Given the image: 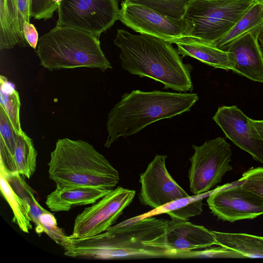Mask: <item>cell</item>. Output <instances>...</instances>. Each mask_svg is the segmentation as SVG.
Masks as SVG:
<instances>
[{
    "mask_svg": "<svg viewBox=\"0 0 263 263\" xmlns=\"http://www.w3.org/2000/svg\"><path fill=\"white\" fill-rule=\"evenodd\" d=\"M117 20L135 31L164 40L171 44L188 36L189 26L184 18H174L146 7L123 1Z\"/></svg>",
    "mask_w": 263,
    "mask_h": 263,
    "instance_id": "cell-10",
    "label": "cell"
},
{
    "mask_svg": "<svg viewBox=\"0 0 263 263\" xmlns=\"http://www.w3.org/2000/svg\"><path fill=\"white\" fill-rule=\"evenodd\" d=\"M258 41L263 48V28L261 29L258 35Z\"/></svg>",
    "mask_w": 263,
    "mask_h": 263,
    "instance_id": "cell-33",
    "label": "cell"
},
{
    "mask_svg": "<svg viewBox=\"0 0 263 263\" xmlns=\"http://www.w3.org/2000/svg\"><path fill=\"white\" fill-rule=\"evenodd\" d=\"M257 131L263 139V120H252Z\"/></svg>",
    "mask_w": 263,
    "mask_h": 263,
    "instance_id": "cell-32",
    "label": "cell"
},
{
    "mask_svg": "<svg viewBox=\"0 0 263 263\" xmlns=\"http://www.w3.org/2000/svg\"><path fill=\"white\" fill-rule=\"evenodd\" d=\"M0 82L1 107L6 111L16 132L20 134L23 131L20 119L21 101L19 94L6 77L1 76Z\"/></svg>",
    "mask_w": 263,
    "mask_h": 263,
    "instance_id": "cell-24",
    "label": "cell"
},
{
    "mask_svg": "<svg viewBox=\"0 0 263 263\" xmlns=\"http://www.w3.org/2000/svg\"><path fill=\"white\" fill-rule=\"evenodd\" d=\"M40 64L50 71L79 67L112 68L99 37L83 30L58 25L39 40L36 50Z\"/></svg>",
    "mask_w": 263,
    "mask_h": 263,
    "instance_id": "cell-5",
    "label": "cell"
},
{
    "mask_svg": "<svg viewBox=\"0 0 263 263\" xmlns=\"http://www.w3.org/2000/svg\"><path fill=\"white\" fill-rule=\"evenodd\" d=\"M31 0H16V32L19 41L18 46L28 45L23 34V25L25 22H30Z\"/></svg>",
    "mask_w": 263,
    "mask_h": 263,
    "instance_id": "cell-29",
    "label": "cell"
},
{
    "mask_svg": "<svg viewBox=\"0 0 263 263\" xmlns=\"http://www.w3.org/2000/svg\"><path fill=\"white\" fill-rule=\"evenodd\" d=\"M16 0H0V49L19 45L16 32Z\"/></svg>",
    "mask_w": 263,
    "mask_h": 263,
    "instance_id": "cell-22",
    "label": "cell"
},
{
    "mask_svg": "<svg viewBox=\"0 0 263 263\" xmlns=\"http://www.w3.org/2000/svg\"><path fill=\"white\" fill-rule=\"evenodd\" d=\"M118 0H63L57 25L80 29L99 37L117 20Z\"/></svg>",
    "mask_w": 263,
    "mask_h": 263,
    "instance_id": "cell-8",
    "label": "cell"
},
{
    "mask_svg": "<svg viewBox=\"0 0 263 263\" xmlns=\"http://www.w3.org/2000/svg\"><path fill=\"white\" fill-rule=\"evenodd\" d=\"M49 178L56 187L93 186L112 190L120 180L118 171L88 142L59 139L50 153Z\"/></svg>",
    "mask_w": 263,
    "mask_h": 263,
    "instance_id": "cell-4",
    "label": "cell"
},
{
    "mask_svg": "<svg viewBox=\"0 0 263 263\" xmlns=\"http://www.w3.org/2000/svg\"><path fill=\"white\" fill-rule=\"evenodd\" d=\"M220 247L206 249L201 251H191L183 253L180 255V256L183 257H206L212 258H245V257L240 253L220 246Z\"/></svg>",
    "mask_w": 263,
    "mask_h": 263,
    "instance_id": "cell-30",
    "label": "cell"
},
{
    "mask_svg": "<svg viewBox=\"0 0 263 263\" xmlns=\"http://www.w3.org/2000/svg\"><path fill=\"white\" fill-rule=\"evenodd\" d=\"M262 28L236 40L227 51L234 72L252 81L263 83V53L258 41Z\"/></svg>",
    "mask_w": 263,
    "mask_h": 263,
    "instance_id": "cell-15",
    "label": "cell"
},
{
    "mask_svg": "<svg viewBox=\"0 0 263 263\" xmlns=\"http://www.w3.org/2000/svg\"><path fill=\"white\" fill-rule=\"evenodd\" d=\"M211 212L231 222L263 214V199L241 185L212 193L207 199Z\"/></svg>",
    "mask_w": 263,
    "mask_h": 263,
    "instance_id": "cell-14",
    "label": "cell"
},
{
    "mask_svg": "<svg viewBox=\"0 0 263 263\" xmlns=\"http://www.w3.org/2000/svg\"><path fill=\"white\" fill-rule=\"evenodd\" d=\"M261 2L263 3V0H261Z\"/></svg>",
    "mask_w": 263,
    "mask_h": 263,
    "instance_id": "cell-34",
    "label": "cell"
},
{
    "mask_svg": "<svg viewBox=\"0 0 263 263\" xmlns=\"http://www.w3.org/2000/svg\"><path fill=\"white\" fill-rule=\"evenodd\" d=\"M39 222L43 233H45L57 243L61 246L63 239L66 235L63 231L58 227L53 215L45 210L40 215Z\"/></svg>",
    "mask_w": 263,
    "mask_h": 263,
    "instance_id": "cell-28",
    "label": "cell"
},
{
    "mask_svg": "<svg viewBox=\"0 0 263 263\" xmlns=\"http://www.w3.org/2000/svg\"><path fill=\"white\" fill-rule=\"evenodd\" d=\"M190 0H124L127 4L142 5L174 18H182Z\"/></svg>",
    "mask_w": 263,
    "mask_h": 263,
    "instance_id": "cell-25",
    "label": "cell"
},
{
    "mask_svg": "<svg viewBox=\"0 0 263 263\" xmlns=\"http://www.w3.org/2000/svg\"><path fill=\"white\" fill-rule=\"evenodd\" d=\"M166 158V155H156L140 175L139 201L154 209L189 196L167 171Z\"/></svg>",
    "mask_w": 263,
    "mask_h": 263,
    "instance_id": "cell-11",
    "label": "cell"
},
{
    "mask_svg": "<svg viewBox=\"0 0 263 263\" xmlns=\"http://www.w3.org/2000/svg\"><path fill=\"white\" fill-rule=\"evenodd\" d=\"M143 243L163 249L176 257L183 253L211 247L216 245V240L211 231L203 226L172 219L166 220L162 235Z\"/></svg>",
    "mask_w": 263,
    "mask_h": 263,
    "instance_id": "cell-12",
    "label": "cell"
},
{
    "mask_svg": "<svg viewBox=\"0 0 263 263\" xmlns=\"http://www.w3.org/2000/svg\"><path fill=\"white\" fill-rule=\"evenodd\" d=\"M63 0H31L30 14L36 20L50 19Z\"/></svg>",
    "mask_w": 263,
    "mask_h": 263,
    "instance_id": "cell-27",
    "label": "cell"
},
{
    "mask_svg": "<svg viewBox=\"0 0 263 263\" xmlns=\"http://www.w3.org/2000/svg\"><path fill=\"white\" fill-rule=\"evenodd\" d=\"M37 155L32 140L22 132L19 134L14 157L17 173L30 179L35 171Z\"/></svg>",
    "mask_w": 263,
    "mask_h": 263,
    "instance_id": "cell-23",
    "label": "cell"
},
{
    "mask_svg": "<svg viewBox=\"0 0 263 263\" xmlns=\"http://www.w3.org/2000/svg\"><path fill=\"white\" fill-rule=\"evenodd\" d=\"M194 153L189 159L188 177L191 192L198 195L209 192L232 170L230 145L221 137L205 141L202 145H192Z\"/></svg>",
    "mask_w": 263,
    "mask_h": 263,
    "instance_id": "cell-7",
    "label": "cell"
},
{
    "mask_svg": "<svg viewBox=\"0 0 263 263\" xmlns=\"http://www.w3.org/2000/svg\"><path fill=\"white\" fill-rule=\"evenodd\" d=\"M263 28V3L258 0L220 39L211 44L227 51L230 45L236 40L255 30Z\"/></svg>",
    "mask_w": 263,
    "mask_h": 263,
    "instance_id": "cell-19",
    "label": "cell"
},
{
    "mask_svg": "<svg viewBox=\"0 0 263 263\" xmlns=\"http://www.w3.org/2000/svg\"><path fill=\"white\" fill-rule=\"evenodd\" d=\"M241 186L253 192L263 199V167H251L239 180Z\"/></svg>",
    "mask_w": 263,
    "mask_h": 263,
    "instance_id": "cell-26",
    "label": "cell"
},
{
    "mask_svg": "<svg viewBox=\"0 0 263 263\" xmlns=\"http://www.w3.org/2000/svg\"><path fill=\"white\" fill-rule=\"evenodd\" d=\"M198 99L191 92L135 90L124 93L108 114L104 146L109 148L118 138L134 135L154 122L190 111Z\"/></svg>",
    "mask_w": 263,
    "mask_h": 263,
    "instance_id": "cell-3",
    "label": "cell"
},
{
    "mask_svg": "<svg viewBox=\"0 0 263 263\" xmlns=\"http://www.w3.org/2000/svg\"><path fill=\"white\" fill-rule=\"evenodd\" d=\"M213 119L234 144L263 163V139L252 119L234 105L218 107Z\"/></svg>",
    "mask_w": 263,
    "mask_h": 263,
    "instance_id": "cell-13",
    "label": "cell"
},
{
    "mask_svg": "<svg viewBox=\"0 0 263 263\" xmlns=\"http://www.w3.org/2000/svg\"><path fill=\"white\" fill-rule=\"evenodd\" d=\"M19 134L6 111L0 107V168L7 173H17L14 157Z\"/></svg>",
    "mask_w": 263,
    "mask_h": 263,
    "instance_id": "cell-21",
    "label": "cell"
},
{
    "mask_svg": "<svg viewBox=\"0 0 263 263\" xmlns=\"http://www.w3.org/2000/svg\"><path fill=\"white\" fill-rule=\"evenodd\" d=\"M211 232L216 245L233 250L245 258H263V237L246 233Z\"/></svg>",
    "mask_w": 263,
    "mask_h": 263,
    "instance_id": "cell-20",
    "label": "cell"
},
{
    "mask_svg": "<svg viewBox=\"0 0 263 263\" xmlns=\"http://www.w3.org/2000/svg\"><path fill=\"white\" fill-rule=\"evenodd\" d=\"M135 190L118 186L92 205L85 208L74 220L72 238H84L107 231L132 202Z\"/></svg>",
    "mask_w": 263,
    "mask_h": 263,
    "instance_id": "cell-9",
    "label": "cell"
},
{
    "mask_svg": "<svg viewBox=\"0 0 263 263\" xmlns=\"http://www.w3.org/2000/svg\"><path fill=\"white\" fill-rule=\"evenodd\" d=\"M179 53L189 56L216 68L231 70L228 52L209 44L191 37L185 36L174 42Z\"/></svg>",
    "mask_w": 263,
    "mask_h": 263,
    "instance_id": "cell-18",
    "label": "cell"
},
{
    "mask_svg": "<svg viewBox=\"0 0 263 263\" xmlns=\"http://www.w3.org/2000/svg\"><path fill=\"white\" fill-rule=\"evenodd\" d=\"M114 42L121 49V67L130 73L160 82L165 89L192 92L193 66L184 64L177 50L162 39L133 34L118 29Z\"/></svg>",
    "mask_w": 263,
    "mask_h": 263,
    "instance_id": "cell-2",
    "label": "cell"
},
{
    "mask_svg": "<svg viewBox=\"0 0 263 263\" xmlns=\"http://www.w3.org/2000/svg\"><path fill=\"white\" fill-rule=\"evenodd\" d=\"M18 174H8L0 168L2 193L9 204L13 214L12 221L23 232L32 229L30 216L33 191Z\"/></svg>",
    "mask_w": 263,
    "mask_h": 263,
    "instance_id": "cell-16",
    "label": "cell"
},
{
    "mask_svg": "<svg viewBox=\"0 0 263 263\" xmlns=\"http://www.w3.org/2000/svg\"><path fill=\"white\" fill-rule=\"evenodd\" d=\"M24 38L30 47L35 49L39 42V35L35 26L29 22H25L23 25Z\"/></svg>",
    "mask_w": 263,
    "mask_h": 263,
    "instance_id": "cell-31",
    "label": "cell"
},
{
    "mask_svg": "<svg viewBox=\"0 0 263 263\" xmlns=\"http://www.w3.org/2000/svg\"><path fill=\"white\" fill-rule=\"evenodd\" d=\"M166 219L137 216L110 227L91 237L72 238L65 236L62 247L65 256L91 259L173 257L163 249L144 245L162 235Z\"/></svg>",
    "mask_w": 263,
    "mask_h": 263,
    "instance_id": "cell-1",
    "label": "cell"
},
{
    "mask_svg": "<svg viewBox=\"0 0 263 263\" xmlns=\"http://www.w3.org/2000/svg\"><path fill=\"white\" fill-rule=\"evenodd\" d=\"M258 0H190L183 16L189 37L212 44L227 33Z\"/></svg>",
    "mask_w": 263,
    "mask_h": 263,
    "instance_id": "cell-6",
    "label": "cell"
},
{
    "mask_svg": "<svg viewBox=\"0 0 263 263\" xmlns=\"http://www.w3.org/2000/svg\"><path fill=\"white\" fill-rule=\"evenodd\" d=\"M111 191L93 186L56 187L47 196L46 204L54 212L68 211L75 206L91 204Z\"/></svg>",
    "mask_w": 263,
    "mask_h": 263,
    "instance_id": "cell-17",
    "label": "cell"
}]
</instances>
